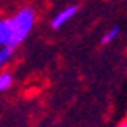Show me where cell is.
<instances>
[{
    "mask_svg": "<svg viewBox=\"0 0 127 127\" xmlns=\"http://www.w3.org/2000/svg\"><path fill=\"white\" fill-rule=\"evenodd\" d=\"M37 14L32 7H21L0 21V48H18L35 27Z\"/></svg>",
    "mask_w": 127,
    "mask_h": 127,
    "instance_id": "1",
    "label": "cell"
},
{
    "mask_svg": "<svg viewBox=\"0 0 127 127\" xmlns=\"http://www.w3.org/2000/svg\"><path fill=\"white\" fill-rule=\"evenodd\" d=\"M76 12H78V7L76 5H67V7H64V9H60L53 18H51V28L53 30H60L64 25H67L74 16H76Z\"/></svg>",
    "mask_w": 127,
    "mask_h": 127,
    "instance_id": "2",
    "label": "cell"
},
{
    "mask_svg": "<svg viewBox=\"0 0 127 127\" xmlns=\"http://www.w3.org/2000/svg\"><path fill=\"white\" fill-rule=\"evenodd\" d=\"M12 85H14V76H12V72L4 71L2 74H0V90H2V92H7V90L12 88Z\"/></svg>",
    "mask_w": 127,
    "mask_h": 127,
    "instance_id": "3",
    "label": "cell"
},
{
    "mask_svg": "<svg viewBox=\"0 0 127 127\" xmlns=\"http://www.w3.org/2000/svg\"><path fill=\"white\" fill-rule=\"evenodd\" d=\"M14 51H16L14 48H0V65L5 67L7 64L11 62V58H12Z\"/></svg>",
    "mask_w": 127,
    "mask_h": 127,
    "instance_id": "4",
    "label": "cell"
},
{
    "mask_svg": "<svg viewBox=\"0 0 127 127\" xmlns=\"http://www.w3.org/2000/svg\"><path fill=\"white\" fill-rule=\"evenodd\" d=\"M118 34H120V28H118V27H111L106 34L102 35L101 42H102V44H108V42H111V41H115V39L118 37Z\"/></svg>",
    "mask_w": 127,
    "mask_h": 127,
    "instance_id": "5",
    "label": "cell"
},
{
    "mask_svg": "<svg viewBox=\"0 0 127 127\" xmlns=\"http://www.w3.org/2000/svg\"><path fill=\"white\" fill-rule=\"evenodd\" d=\"M117 127H127V118H125V120H124V122H120V124H118V125H117Z\"/></svg>",
    "mask_w": 127,
    "mask_h": 127,
    "instance_id": "6",
    "label": "cell"
}]
</instances>
